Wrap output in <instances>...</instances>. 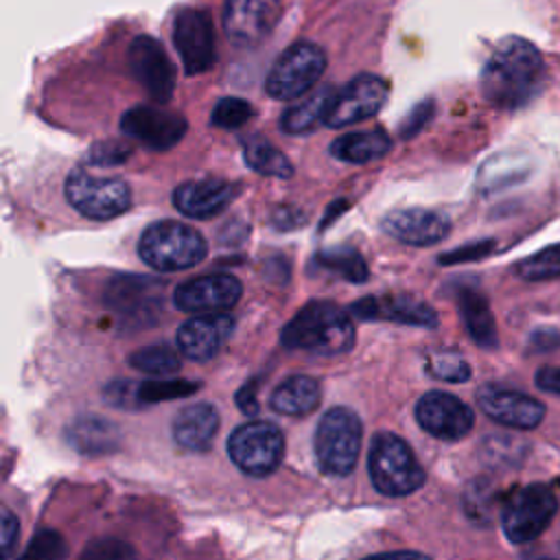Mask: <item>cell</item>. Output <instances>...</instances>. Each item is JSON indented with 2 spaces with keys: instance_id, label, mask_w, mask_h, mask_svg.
Instances as JSON below:
<instances>
[{
  "instance_id": "obj_1",
  "label": "cell",
  "mask_w": 560,
  "mask_h": 560,
  "mask_svg": "<svg viewBox=\"0 0 560 560\" xmlns=\"http://www.w3.org/2000/svg\"><path fill=\"white\" fill-rule=\"evenodd\" d=\"M545 59L536 44L525 37L501 39L481 68V94L501 109L527 105L545 83Z\"/></svg>"
},
{
  "instance_id": "obj_2",
  "label": "cell",
  "mask_w": 560,
  "mask_h": 560,
  "mask_svg": "<svg viewBox=\"0 0 560 560\" xmlns=\"http://www.w3.org/2000/svg\"><path fill=\"white\" fill-rule=\"evenodd\" d=\"M282 346L319 357H337L354 346V324L350 315L326 300L302 306L280 335Z\"/></svg>"
},
{
  "instance_id": "obj_3",
  "label": "cell",
  "mask_w": 560,
  "mask_h": 560,
  "mask_svg": "<svg viewBox=\"0 0 560 560\" xmlns=\"http://www.w3.org/2000/svg\"><path fill=\"white\" fill-rule=\"evenodd\" d=\"M138 254L155 271H179L199 265L208 254V245L195 228L164 219L142 232Z\"/></svg>"
},
{
  "instance_id": "obj_4",
  "label": "cell",
  "mask_w": 560,
  "mask_h": 560,
  "mask_svg": "<svg viewBox=\"0 0 560 560\" xmlns=\"http://www.w3.org/2000/svg\"><path fill=\"white\" fill-rule=\"evenodd\" d=\"M368 468L372 486L385 497H405L424 483V470L411 446L396 433H376L370 444Z\"/></svg>"
},
{
  "instance_id": "obj_5",
  "label": "cell",
  "mask_w": 560,
  "mask_h": 560,
  "mask_svg": "<svg viewBox=\"0 0 560 560\" xmlns=\"http://www.w3.org/2000/svg\"><path fill=\"white\" fill-rule=\"evenodd\" d=\"M361 420L348 407L328 409L315 429V457L326 475L346 477L361 453Z\"/></svg>"
},
{
  "instance_id": "obj_6",
  "label": "cell",
  "mask_w": 560,
  "mask_h": 560,
  "mask_svg": "<svg viewBox=\"0 0 560 560\" xmlns=\"http://www.w3.org/2000/svg\"><path fill=\"white\" fill-rule=\"evenodd\" d=\"M558 512V499L547 483H527L514 490L501 510V525L505 536L525 545L538 538L553 521Z\"/></svg>"
},
{
  "instance_id": "obj_7",
  "label": "cell",
  "mask_w": 560,
  "mask_h": 560,
  "mask_svg": "<svg viewBox=\"0 0 560 560\" xmlns=\"http://www.w3.org/2000/svg\"><path fill=\"white\" fill-rule=\"evenodd\" d=\"M326 52L313 42H295L280 52L265 79L271 98L289 101L308 92L326 70Z\"/></svg>"
},
{
  "instance_id": "obj_8",
  "label": "cell",
  "mask_w": 560,
  "mask_h": 560,
  "mask_svg": "<svg viewBox=\"0 0 560 560\" xmlns=\"http://www.w3.org/2000/svg\"><path fill=\"white\" fill-rule=\"evenodd\" d=\"M68 203L83 217L107 221L129 210L131 188L118 177H94L83 168H74L63 186Z\"/></svg>"
},
{
  "instance_id": "obj_9",
  "label": "cell",
  "mask_w": 560,
  "mask_h": 560,
  "mask_svg": "<svg viewBox=\"0 0 560 560\" xmlns=\"http://www.w3.org/2000/svg\"><path fill=\"white\" fill-rule=\"evenodd\" d=\"M284 453V435L273 422L254 420L236 427L228 438V455L243 472L265 477L273 472Z\"/></svg>"
},
{
  "instance_id": "obj_10",
  "label": "cell",
  "mask_w": 560,
  "mask_h": 560,
  "mask_svg": "<svg viewBox=\"0 0 560 560\" xmlns=\"http://www.w3.org/2000/svg\"><path fill=\"white\" fill-rule=\"evenodd\" d=\"M173 44L186 74H201L214 63V28L201 9H182L173 20Z\"/></svg>"
},
{
  "instance_id": "obj_11",
  "label": "cell",
  "mask_w": 560,
  "mask_h": 560,
  "mask_svg": "<svg viewBox=\"0 0 560 560\" xmlns=\"http://www.w3.org/2000/svg\"><path fill=\"white\" fill-rule=\"evenodd\" d=\"M127 59H129V70L133 79L144 88V92L153 101L166 103L173 96L175 68L160 39L151 35L136 37L129 44Z\"/></svg>"
},
{
  "instance_id": "obj_12",
  "label": "cell",
  "mask_w": 560,
  "mask_h": 560,
  "mask_svg": "<svg viewBox=\"0 0 560 560\" xmlns=\"http://www.w3.org/2000/svg\"><path fill=\"white\" fill-rule=\"evenodd\" d=\"M120 129L125 136L138 140L147 149L166 151L184 138L188 122L177 112L155 105H136L120 116Z\"/></svg>"
},
{
  "instance_id": "obj_13",
  "label": "cell",
  "mask_w": 560,
  "mask_h": 560,
  "mask_svg": "<svg viewBox=\"0 0 560 560\" xmlns=\"http://www.w3.org/2000/svg\"><path fill=\"white\" fill-rule=\"evenodd\" d=\"M282 0H225L223 31L234 46L260 44L276 26Z\"/></svg>"
},
{
  "instance_id": "obj_14",
  "label": "cell",
  "mask_w": 560,
  "mask_h": 560,
  "mask_svg": "<svg viewBox=\"0 0 560 560\" xmlns=\"http://www.w3.org/2000/svg\"><path fill=\"white\" fill-rule=\"evenodd\" d=\"M387 98V83L376 74H357L346 83L332 98V105L326 114L328 127L341 129L365 118H372Z\"/></svg>"
},
{
  "instance_id": "obj_15",
  "label": "cell",
  "mask_w": 560,
  "mask_h": 560,
  "mask_svg": "<svg viewBox=\"0 0 560 560\" xmlns=\"http://www.w3.org/2000/svg\"><path fill=\"white\" fill-rule=\"evenodd\" d=\"M243 287L232 273H210L177 284L173 304L184 313H223L238 302Z\"/></svg>"
},
{
  "instance_id": "obj_16",
  "label": "cell",
  "mask_w": 560,
  "mask_h": 560,
  "mask_svg": "<svg viewBox=\"0 0 560 560\" xmlns=\"http://www.w3.org/2000/svg\"><path fill=\"white\" fill-rule=\"evenodd\" d=\"M416 420L433 438L459 440L470 433L475 413L462 398L433 389L416 402Z\"/></svg>"
},
{
  "instance_id": "obj_17",
  "label": "cell",
  "mask_w": 560,
  "mask_h": 560,
  "mask_svg": "<svg viewBox=\"0 0 560 560\" xmlns=\"http://www.w3.org/2000/svg\"><path fill=\"white\" fill-rule=\"evenodd\" d=\"M477 402L494 422L523 431L536 429L547 413V407L534 396L492 383L477 389Z\"/></svg>"
},
{
  "instance_id": "obj_18",
  "label": "cell",
  "mask_w": 560,
  "mask_h": 560,
  "mask_svg": "<svg viewBox=\"0 0 560 560\" xmlns=\"http://www.w3.org/2000/svg\"><path fill=\"white\" fill-rule=\"evenodd\" d=\"M383 230L405 245L429 247L451 232V221L435 210L400 208L383 217Z\"/></svg>"
},
{
  "instance_id": "obj_19",
  "label": "cell",
  "mask_w": 560,
  "mask_h": 560,
  "mask_svg": "<svg viewBox=\"0 0 560 560\" xmlns=\"http://www.w3.org/2000/svg\"><path fill=\"white\" fill-rule=\"evenodd\" d=\"M234 330V319L228 313H206L186 319L177 330V348L192 361L212 359Z\"/></svg>"
},
{
  "instance_id": "obj_20",
  "label": "cell",
  "mask_w": 560,
  "mask_h": 560,
  "mask_svg": "<svg viewBox=\"0 0 560 560\" xmlns=\"http://www.w3.org/2000/svg\"><path fill=\"white\" fill-rule=\"evenodd\" d=\"M350 313L359 319H387L422 328H435L440 324L438 313L427 302L411 295L361 298L350 306Z\"/></svg>"
},
{
  "instance_id": "obj_21",
  "label": "cell",
  "mask_w": 560,
  "mask_h": 560,
  "mask_svg": "<svg viewBox=\"0 0 560 560\" xmlns=\"http://www.w3.org/2000/svg\"><path fill=\"white\" fill-rule=\"evenodd\" d=\"M236 192L234 184L217 177L184 182L173 190V206L186 217L210 219L223 212Z\"/></svg>"
},
{
  "instance_id": "obj_22",
  "label": "cell",
  "mask_w": 560,
  "mask_h": 560,
  "mask_svg": "<svg viewBox=\"0 0 560 560\" xmlns=\"http://www.w3.org/2000/svg\"><path fill=\"white\" fill-rule=\"evenodd\" d=\"M219 431V413L210 402H192L173 418V438L186 451H208Z\"/></svg>"
},
{
  "instance_id": "obj_23",
  "label": "cell",
  "mask_w": 560,
  "mask_h": 560,
  "mask_svg": "<svg viewBox=\"0 0 560 560\" xmlns=\"http://www.w3.org/2000/svg\"><path fill=\"white\" fill-rule=\"evenodd\" d=\"M66 440L83 455H107L120 446V431L103 416L83 413L66 427Z\"/></svg>"
},
{
  "instance_id": "obj_24",
  "label": "cell",
  "mask_w": 560,
  "mask_h": 560,
  "mask_svg": "<svg viewBox=\"0 0 560 560\" xmlns=\"http://www.w3.org/2000/svg\"><path fill=\"white\" fill-rule=\"evenodd\" d=\"M155 289H160V284L153 278L116 276L109 282L105 298H107V304L118 313L142 317L153 313L155 304L160 306V298H155Z\"/></svg>"
},
{
  "instance_id": "obj_25",
  "label": "cell",
  "mask_w": 560,
  "mask_h": 560,
  "mask_svg": "<svg viewBox=\"0 0 560 560\" xmlns=\"http://www.w3.org/2000/svg\"><path fill=\"white\" fill-rule=\"evenodd\" d=\"M322 398L319 383L306 374H293L284 378L271 394V409L282 416H306Z\"/></svg>"
},
{
  "instance_id": "obj_26",
  "label": "cell",
  "mask_w": 560,
  "mask_h": 560,
  "mask_svg": "<svg viewBox=\"0 0 560 560\" xmlns=\"http://www.w3.org/2000/svg\"><path fill=\"white\" fill-rule=\"evenodd\" d=\"M457 304H459L462 319H464L466 330L472 337V341L486 350L497 348L499 346L497 324H494V317H492L486 295L475 289H462L457 295Z\"/></svg>"
},
{
  "instance_id": "obj_27",
  "label": "cell",
  "mask_w": 560,
  "mask_h": 560,
  "mask_svg": "<svg viewBox=\"0 0 560 560\" xmlns=\"http://www.w3.org/2000/svg\"><path fill=\"white\" fill-rule=\"evenodd\" d=\"M392 149V138L381 131H352L330 142V155L348 164H368L383 158Z\"/></svg>"
},
{
  "instance_id": "obj_28",
  "label": "cell",
  "mask_w": 560,
  "mask_h": 560,
  "mask_svg": "<svg viewBox=\"0 0 560 560\" xmlns=\"http://www.w3.org/2000/svg\"><path fill=\"white\" fill-rule=\"evenodd\" d=\"M332 88H319L315 94L298 101L295 105L287 107L284 114L280 116V127L284 133L298 136V133H308L313 131L319 122H326V114L332 105L335 98Z\"/></svg>"
},
{
  "instance_id": "obj_29",
  "label": "cell",
  "mask_w": 560,
  "mask_h": 560,
  "mask_svg": "<svg viewBox=\"0 0 560 560\" xmlns=\"http://www.w3.org/2000/svg\"><path fill=\"white\" fill-rule=\"evenodd\" d=\"M243 158L247 162V166L260 175L267 177H278V179H287L293 175V164L289 162V158L276 149L271 142L265 140H254L249 144H245L243 149Z\"/></svg>"
},
{
  "instance_id": "obj_30",
  "label": "cell",
  "mask_w": 560,
  "mask_h": 560,
  "mask_svg": "<svg viewBox=\"0 0 560 560\" xmlns=\"http://www.w3.org/2000/svg\"><path fill=\"white\" fill-rule=\"evenodd\" d=\"M317 265L328 271L339 273L341 278L350 280V282L368 280V265H365L363 256L354 247H348V245L322 249L317 254Z\"/></svg>"
},
{
  "instance_id": "obj_31",
  "label": "cell",
  "mask_w": 560,
  "mask_h": 560,
  "mask_svg": "<svg viewBox=\"0 0 560 560\" xmlns=\"http://www.w3.org/2000/svg\"><path fill=\"white\" fill-rule=\"evenodd\" d=\"M129 365L144 374L166 376V374H173L179 370V354L166 343L144 346L129 354Z\"/></svg>"
},
{
  "instance_id": "obj_32",
  "label": "cell",
  "mask_w": 560,
  "mask_h": 560,
  "mask_svg": "<svg viewBox=\"0 0 560 560\" xmlns=\"http://www.w3.org/2000/svg\"><path fill=\"white\" fill-rule=\"evenodd\" d=\"M516 273L529 282L558 278L560 276V243L542 247L536 254L523 258L516 265Z\"/></svg>"
},
{
  "instance_id": "obj_33",
  "label": "cell",
  "mask_w": 560,
  "mask_h": 560,
  "mask_svg": "<svg viewBox=\"0 0 560 560\" xmlns=\"http://www.w3.org/2000/svg\"><path fill=\"white\" fill-rule=\"evenodd\" d=\"M197 389H199V383H192V381H166V378L158 381L155 378V381L138 383L136 396H138V405H151V402L184 398Z\"/></svg>"
},
{
  "instance_id": "obj_34",
  "label": "cell",
  "mask_w": 560,
  "mask_h": 560,
  "mask_svg": "<svg viewBox=\"0 0 560 560\" xmlns=\"http://www.w3.org/2000/svg\"><path fill=\"white\" fill-rule=\"evenodd\" d=\"M254 109L245 98L238 96H223L217 101L210 122L221 129H238L252 118Z\"/></svg>"
},
{
  "instance_id": "obj_35",
  "label": "cell",
  "mask_w": 560,
  "mask_h": 560,
  "mask_svg": "<svg viewBox=\"0 0 560 560\" xmlns=\"http://www.w3.org/2000/svg\"><path fill=\"white\" fill-rule=\"evenodd\" d=\"M66 542L55 529H39L18 560H63Z\"/></svg>"
},
{
  "instance_id": "obj_36",
  "label": "cell",
  "mask_w": 560,
  "mask_h": 560,
  "mask_svg": "<svg viewBox=\"0 0 560 560\" xmlns=\"http://www.w3.org/2000/svg\"><path fill=\"white\" fill-rule=\"evenodd\" d=\"M427 370L431 376L448 383H462L470 378V365L455 352H435L431 354Z\"/></svg>"
},
{
  "instance_id": "obj_37",
  "label": "cell",
  "mask_w": 560,
  "mask_h": 560,
  "mask_svg": "<svg viewBox=\"0 0 560 560\" xmlns=\"http://www.w3.org/2000/svg\"><path fill=\"white\" fill-rule=\"evenodd\" d=\"M79 560H136L131 547L127 542L114 540V538H105V540H94L90 542Z\"/></svg>"
},
{
  "instance_id": "obj_38",
  "label": "cell",
  "mask_w": 560,
  "mask_h": 560,
  "mask_svg": "<svg viewBox=\"0 0 560 560\" xmlns=\"http://www.w3.org/2000/svg\"><path fill=\"white\" fill-rule=\"evenodd\" d=\"M433 112H435V103L431 98L418 103L409 114L407 118L400 122V136L402 138H413L416 133H420V129L433 118Z\"/></svg>"
},
{
  "instance_id": "obj_39",
  "label": "cell",
  "mask_w": 560,
  "mask_h": 560,
  "mask_svg": "<svg viewBox=\"0 0 560 560\" xmlns=\"http://www.w3.org/2000/svg\"><path fill=\"white\" fill-rule=\"evenodd\" d=\"M138 383H131V381H114L109 383L105 389H103V396L109 405L114 407H138Z\"/></svg>"
},
{
  "instance_id": "obj_40",
  "label": "cell",
  "mask_w": 560,
  "mask_h": 560,
  "mask_svg": "<svg viewBox=\"0 0 560 560\" xmlns=\"http://www.w3.org/2000/svg\"><path fill=\"white\" fill-rule=\"evenodd\" d=\"M494 249V241H475L468 245H462L453 252H446L444 256H440L442 265H453V262H466V260H477L488 256Z\"/></svg>"
},
{
  "instance_id": "obj_41",
  "label": "cell",
  "mask_w": 560,
  "mask_h": 560,
  "mask_svg": "<svg viewBox=\"0 0 560 560\" xmlns=\"http://www.w3.org/2000/svg\"><path fill=\"white\" fill-rule=\"evenodd\" d=\"M127 155H129L127 147H122V144H118V142H105V144H96V147L92 149L90 160H92L94 164L112 166V164L125 162Z\"/></svg>"
},
{
  "instance_id": "obj_42",
  "label": "cell",
  "mask_w": 560,
  "mask_h": 560,
  "mask_svg": "<svg viewBox=\"0 0 560 560\" xmlns=\"http://www.w3.org/2000/svg\"><path fill=\"white\" fill-rule=\"evenodd\" d=\"M18 534H20L18 518L11 514L9 508H2V558L4 560L11 556Z\"/></svg>"
},
{
  "instance_id": "obj_43",
  "label": "cell",
  "mask_w": 560,
  "mask_h": 560,
  "mask_svg": "<svg viewBox=\"0 0 560 560\" xmlns=\"http://www.w3.org/2000/svg\"><path fill=\"white\" fill-rule=\"evenodd\" d=\"M536 385L542 389V392H551V394H560V365L558 368H551V365H545L536 372L534 376Z\"/></svg>"
},
{
  "instance_id": "obj_44",
  "label": "cell",
  "mask_w": 560,
  "mask_h": 560,
  "mask_svg": "<svg viewBox=\"0 0 560 560\" xmlns=\"http://www.w3.org/2000/svg\"><path fill=\"white\" fill-rule=\"evenodd\" d=\"M236 402H238V409L245 413V416H256L258 413V400H256V385L254 383H247L238 389L236 394Z\"/></svg>"
},
{
  "instance_id": "obj_45",
  "label": "cell",
  "mask_w": 560,
  "mask_h": 560,
  "mask_svg": "<svg viewBox=\"0 0 560 560\" xmlns=\"http://www.w3.org/2000/svg\"><path fill=\"white\" fill-rule=\"evenodd\" d=\"M363 560H431V558L427 553H420V551H387V553L368 556Z\"/></svg>"
},
{
  "instance_id": "obj_46",
  "label": "cell",
  "mask_w": 560,
  "mask_h": 560,
  "mask_svg": "<svg viewBox=\"0 0 560 560\" xmlns=\"http://www.w3.org/2000/svg\"><path fill=\"white\" fill-rule=\"evenodd\" d=\"M540 560H553V558H540Z\"/></svg>"
}]
</instances>
